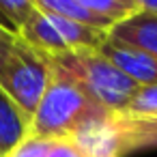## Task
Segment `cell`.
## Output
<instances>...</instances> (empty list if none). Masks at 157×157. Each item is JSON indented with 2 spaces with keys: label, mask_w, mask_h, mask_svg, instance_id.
I'll list each match as a JSON object with an SVG mask.
<instances>
[{
  "label": "cell",
  "mask_w": 157,
  "mask_h": 157,
  "mask_svg": "<svg viewBox=\"0 0 157 157\" xmlns=\"http://www.w3.org/2000/svg\"><path fill=\"white\" fill-rule=\"evenodd\" d=\"M69 73L103 110L125 112L138 93V84L121 73L99 50H78L50 58Z\"/></svg>",
  "instance_id": "2"
},
{
  "label": "cell",
  "mask_w": 157,
  "mask_h": 157,
  "mask_svg": "<svg viewBox=\"0 0 157 157\" xmlns=\"http://www.w3.org/2000/svg\"><path fill=\"white\" fill-rule=\"evenodd\" d=\"M17 39V37H15ZM15 39H0V65L5 63V58H7V54L11 52V45H13V41Z\"/></svg>",
  "instance_id": "16"
},
{
  "label": "cell",
  "mask_w": 157,
  "mask_h": 157,
  "mask_svg": "<svg viewBox=\"0 0 157 157\" xmlns=\"http://www.w3.org/2000/svg\"><path fill=\"white\" fill-rule=\"evenodd\" d=\"M50 78H52L50 58L15 39L11 52L0 65V88L11 97V101L30 121L43 99Z\"/></svg>",
  "instance_id": "3"
},
{
  "label": "cell",
  "mask_w": 157,
  "mask_h": 157,
  "mask_svg": "<svg viewBox=\"0 0 157 157\" xmlns=\"http://www.w3.org/2000/svg\"><path fill=\"white\" fill-rule=\"evenodd\" d=\"M30 123L33 121L0 88V157L13 151L30 133Z\"/></svg>",
  "instance_id": "8"
},
{
  "label": "cell",
  "mask_w": 157,
  "mask_h": 157,
  "mask_svg": "<svg viewBox=\"0 0 157 157\" xmlns=\"http://www.w3.org/2000/svg\"><path fill=\"white\" fill-rule=\"evenodd\" d=\"M0 26H2V28H5L7 33H11L13 37H17V30H15V28L11 26V22H9V20H7V17H5L2 13H0Z\"/></svg>",
  "instance_id": "17"
},
{
  "label": "cell",
  "mask_w": 157,
  "mask_h": 157,
  "mask_svg": "<svg viewBox=\"0 0 157 157\" xmlns=\"http://www.w3.org/2000/svg\"><path fill=\"white\" fill-rule=\"evenodd\" d=\"M50 146H52V140L26 136V138H24L13 151H9L5 157H48Z\"/></svg>",
  "instance_id": "13"
},
{
  "label": "cell",
  "mask_w": 157,
  "mask_h": 157,
  "mask_svg": "<svg viewBox=\"0 0 157 157\" xmlns=\"http://www.w3.org/2000/svg\"><path fill=\"white\" fill-rule=\"evenodd\" d=\"M136 5H138V11L157 15V0H136Z\"/></svg>",
  "instance_id": "15"
},
{
  "label": "cell",
  "mask_w": 157,
  "mask_h": 157,
  "mask_svg": "<svg viewBox=\"0 0 157 157\" xmlns=\"http://www.w3.org/2000/svg\"><path fill=\"white\" fill-rule=\"evenodd\" d=\"M86 157H123L125 142L114 112L99 114L82 123L71 136H67Z\"/></svg>",
  "instance_id": "4"
},
{
  "label": "cell",
  "mask_w": 157,
  "mask_h": 157,
  "mask_svg": "<svg viewBox=\"0 0 157 157\" xmlns=\"http://www.w3.org/2000/svg\"><path fill=\"white\" fill-rule=\"evenodd\" d=\"M125 112L144 114V116H157V84L140 86L136 97L131 99V103H129V108Z\"/></svg>",
  "instance_id": "12"
},
{
  "label": "cell",
  "mask_w": 157,
  "mask_h": 157,
  "mask_svg": "<svg viewBox=\"0 0 157 157\" xmlns=\"http://www.w3.org/2000/svg\"><path fill=\"white\" fill-rule=\"evenodd\" d=\"M35 0H0V13H2L15 30L35 13Z\"/></svg>",
  "instance_id": "11"
},
{
  "label": "cell",
  "mask_w": 157,
  "mask_h": 157,
  "mask_svg": "<svg viewBox=\"0 0 157 157\" xmlns=\"http://www.w3.org/2000/svg\"><path fill=\"white\" fill-rule=\"evenodd\" d=\"M0 39H15V37H13L11 33H7V30H5L2 26H0Z\"/></svg>",
  "instance_id": "18"
},
{
  "label": "cell",
  "mask_w": 157,
  "mask_h": 157,
  "mask_svg": "<svg viewBox=\"0 0 157 157\" xmlns=\"http://www.w3.org/2000/svg\"><path fill=\"white\" fill-rule=\"evenodd\" d=\"M105 112L108 110H103L69 73L52 63V78L33 116L28 136L43 140L67 138L82 123Z\"/></svg>",
  "instance_id": "1"
},
{
  "label": "cell",
  "mask_w": 157,
  "mask_h": 157,
  "mask_svg": "<svg viewBox=\"0 0 157 157\" xmlns=\"http://www.w3.org/2000/svg\"><path fill=\"white\" fill-rule=\"evenodd\" d=\"M108 37L129 48H136L157 60V15L153 13L136 11L127 20L114 24Z\"/></svg>",
  "instance_id": "6"
},
{
  "label": "cell",
  "mask_w": 157,
  "mask_h": 157,
  "mask_svg": "<svg viewBox=\"0 0 157 157\" xmlns=\"http://www.w3.org/2000/svg\"><path fill=\"white\" fill-rule=\"evenodd\" d=\"M48 157H86V155L69 138H58V140H52Z\"/></svg>",
  "instance_id": "14"
},
{
  "label": "cell",
  "mask_w": 157,
  "mask_h": 157,
  "mask_svg": "<svg viewBox=\"0 0 157 157\" xmlns=\"http://www.w3.org/2000/svg\"><path fill=\"white\" fill-rule=\"evenodd\" d=\"M114 114L123 133L127 155L144 148H157V116H144L131 112H114Z\"/></svg>",
  "instance_id": "7"
},
{
  "label": "cell",
  "mask_w": 157,
  "mask_h": 157,
  "mask_svg": "<svg viewBox=\"0 0 157 157\" xmlns=\"http://www.w3.org/2000/svg\"><path fill=\"white\" fill-rule=\"evenodd\" d=\"M99 52L129 80H133L138 86H151L157 84V60L151 58L148 54L129 48L125 43H118L114 39H105Z\"/></svg>",
  "instance_id": "5"
},
{
  "label": "cell",
  "mask_w": 157,
  "mask_h": 157,
  "mask_svg": "<svg viewBox=\"0 0 157 157\" xmlns=\"http://www.w3.org/2000/svg\"><path fill=\"white\" fill-rule=\"evenodd\" d=\"M78 2L86 11H90L95 17L108 22L110 26L127 20L129 15L138 11L136 0H78Z\"/></svg>",
  "instance_id": "10"
},
{
  "label": "cell",
  "mask_w": 157,
  "mask_h": 157,
  "mask_svg": "<svg viewBox=\"0 0 157 157\" xmlns=\"http://www.w3.org/2000/svg\"><path fill=\"white\" fill-rule=\"evenodd\" d=\"M35 7H37L41 13H48V15L65 17V20L84 24V26H93V28H99V30H105V33L112 30V26H110L108 22L95 17L90 11H86V9L78 2V0H35Z\"/></svg>",
  "instance_id": "9"
}]
</instances>
